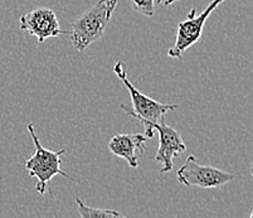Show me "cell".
<instances>
[{
	"label": "cell",
	"instance_id": "obj_6",
	"mask_svg": "<svg viewBox=\"0 0 253 218\" xmlns=\"http://www.w3.org/2000/svg\"><path fill=\"white\" fill-rule=\"evenodd\" d=\"M155 131L159 134V148L155 154V160L162 163L160 173H168L172 169V159L184 153L186 145L178 130L165 124L164 120L150 126L149 137H153Z\"/></svg>",
	"mask_w": 253,
	"mask_h": 218
},
{
	"label": "cell",
	"instance_id": "obj_7",
	"mask_svg": "<svg viewBox=\"0 0 253 218\" xmlns=\"http://www.w3.org/2000/svg\"><path fill=\"white\" fill-rule=\"evenodd\" d=\"M19 28L36 37L38 43L61 34H68V32L62 31L56 13L49 8H37L22 15Z\"/></svg>",
	"mask_w": 253,
	"mask_h": 218
},
{
	"label": "cell",
	"instance_id": "obj_10",
	"mask_svg": "<svg viewBox=\"0 0 253 218\" xmlns=\"http://www.w3.org/2000/svg\"><path fill=\"white\" fill-rule=\"evenodd\" d=\"M134 10L145 17H153L155 14V0H130Z\"/></svg>",
	"mask_w": 253,
	"mask_h": 218
},
{
	"label": "cell",
	"instance_id": "obj_2",
	"mask_svg": "<svg viewBox=\"0 0 253 218\" xmlns=\"http://www.w3.org/2000/svg\"><path fill=\"white\" fill-rule=\"evenodd\" d=\"M117 5V0H98L71 23V42L78 52L101 40Z\"/></svg>",
	"mask_w": 253,
	"mask_h": 218
},
{
	"label": "cell",
	"instance_id": "obj_5",
	"mask_svg": "<svg viewBox=\"0 0 253 218\" xmlns=\"http://www.w3.org/2000/svg\"><path fill=\"white\" fill-rule=\"evenodd\" d=\"M179 183L185 187H198L203 189L217 188L232 182L234 174L209 165H201L194 155L186 158L185 163L176 172Z\"/></svg>",
	"mask_w": 253,
	"mask_h": 218
},
{
	"label": "cell",
	"instance_id": "obj_9",
	"mask_svg": "<svg viewBox=\"0 0 253 218\" xmlns=\"http://www.w3.org/2000/svg\"><path fill=\"white\" fill-rule=\"evenodd\" d=\"M76 206L80 217L82 218H116L121 217V213L115 210H101V208L88 207L80 198H76Z\"/></svg>",
	"mask_w": 253,
	"mask_h": 218
},
{
	"label": "cell",
	"instance_id": "obj_11",
	"mask_svg": "<svg viewBox=\"0 0 253 218\" xmlns=\"http://www.w3.org/2000/svg\"><path fill=\"white\" fill-rule=\"evenodd\" d=\"M155 1L159 4V5L169 6V5H171V4L176 3V1H180V0H155Z\"/></svg>",
	"mask_w": 253,
	"mask_h": 218
},
{
	"label": "cell",
	"instance_id": "obj_4",
	"mask_svg": "<svg viewBox=\"0 0 253 218\" xmlns=\"http://www.w3.org/2000/svg\"><path fill=\"white\" fill-rule=\"evenodd\" d=\"M224 0H211V3L207 5V8L199 15H197V9L193 8L189 11V14L186 15V19L178 24L175 43L168 50V56L171 57V58L181 59L184 52L201 40L207 19L211 17V13Z\"/></svg>",
	"mask_w": 253,
	"mask_h": 218
},
{
	"label": "cell",
	"instance_id": "obj_3",
	"mask_svg": "<svg viewBox=\"0 0 253 218\" xmlns=\"http://www.w3.org/2000/svg\"><path fill=\"white\" fill-rule=\"evenodd\" d=\"M27 130L31 134L32 139H33L34 146H36V151L34 154L29 158L27 162L24 163V168L28 171L29 175L32 178L37 179L36 183V190L39 194H44L45 190L48 188V182L53 176L62 175L64 178L71 179L66 172L62 171L61 168V157L66 153V150H59V151H52L45 149L44 146L41 144L38 140L36 131H34V123H31L27 125Z\"/></svg>",
	"mask_w": 253,
	"mask_h": 218
},
{
	"label": "cell",
	"instance_id": "obj_8",
	"mask_svg": "<svg viewBox=\"0 0 253 218\" xmlns=\"http://www.w3.org/2000/svg\"><path fill=\"white\" fill-rule=\"evenodd\" d=\"M148 139L145 134H117L110 140L109 150L116 157L125 159L131 168L135 169L139 167L136 151L144 153Z\"/></svg>",
	"mask_w": 253,
	"mask_h": 218
},
{
	"label": "cell",
	"instance_id": "obj_1",
	"mask_svg": "<svg viewBox=\"0 0 253 218\" xmlns=\"http://www.w3.org/2000/svg\"><path fill=\"white\" fill-rule=\"evenodd\" d=\"M114 72L120 79V81L123 82L128 89L131 96V101H132V106H127L126 104H121L120 107L131 118L136 119L140 123L144 125L145 128V135L149 137V131H150V126L154 124H158L160 121L164 120L165 114L170 111L178 109L176 104H163L159 101L154 100V98L149 97V96L144 95V93L137 89L134 85L131 84V81L127 77V70H126V65L124 62H117L114 66ZM150 139V137H149Z\"/></svg>",
	"mask_w": 253,
	"mask_h": 218
}]
</instances>
